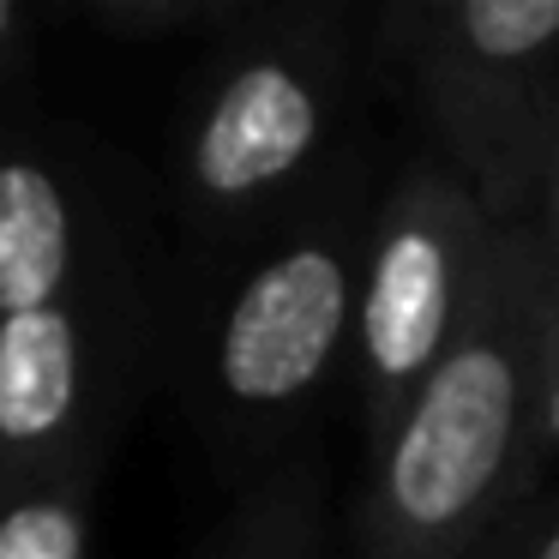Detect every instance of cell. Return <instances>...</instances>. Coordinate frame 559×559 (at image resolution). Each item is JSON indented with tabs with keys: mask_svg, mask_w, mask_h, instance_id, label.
Returning <instances> with one entry per match:
<instances>
[{
	"mask_svg": "<svg viewBox=\"0 0 559 559\" xmlns=\"http://www.w3.org/2000/svg\"><path fill=\"white\" fill-rule=\"evenodd\" d=\"M133 361L139 283L103 157L0 127V499L109 463Z\"/></svg>",
	"mask_w": 559,
	"mask_h": 559,
	"instance_id": "cell-1",
	"label": "cell"
},
{
	"mask_svg": "<svg viewBox=\"0 0 559 559\" xmlns=\"http://www.w3.org/2000/svg\"><path fill=\"white\" fill-rule=\"evenodd\" d=\"M49 13H37V7H19V0H0V79L19 73V67L31 61V43H37V25Z\"/></svg>",
	"mask_w": 559,
	"mask_h": 559,
	"instance_id": "cell-13",
	"label": "cell"
},
{
	"mask_svg": "<svg viewBox=\"0 0 559 559\" xmlns=\"http://www.w3.org/2000/svg\"><path fill=\"white\" fill-rule=\"evenodd\" d=\"M367 61L415 115L427 157L518 229L559 139V0H391Z\"/></svg>",
	"mask_w": 559,
	"mask_h": 559,
	"instance_id": "cell-5",
	"label": "cell"
},
{
	"mask_svg": "<svg viewBox=\"0 0 559 559\" xmlns=\"http://www.w3.org/2000/svg\"><path fill=\"white\" fill-rule=\"evenodd\" d=\"M325 475L307 451H289L277 469L247 481L199 559H325Z\"/></svg>",
	"mask_w": 559,
	"mask_h": 559,
	"instance_id": "cell-7",
	"label": "cell"
},
{
	"mask_svg": "<svg viewBox=\"0 0 559 559\" xmlns=\"http://www.w3.org/2000/svg\"><path fill=\"white\" fill-rule=\"evenodd\" d=\"M530 439L542 481H559V307L547 301L530 337Z\"/></svg>",
	"mask_w": 559,
	"mask_h": 559,
	"instance_id": "cell-10",
	"label": "cell"
},
{
	"mask_svg": "<svg viewBox=\"0 0 559 559\" xmlns=\"http://www.w3.org/2000/svg\"><path fill=\"white\" fill-rule=\"evenodd\" d=\"M499 223L439 157H409L385 181L367 235L361 319H355V433L373 457L481 301Z\"/></svg>",
	"mask_w": 559,
	"mask_h": 559,
	"instance_id": "cell-6",
	"label": "cell"
},
{
	"mask_svg": "<svg viewBox=\"0 0 559 559\" xmlns=\"http://www.w3.org/2000/svg\"><path fill=\"white\" fill-rule=\"evenodd\" d=\"M518 235H523V247H530L542 301L559 307V139L542 163V181H535V193H530V211H523Z\"/></svg>",
	"mask_w": 559,
	"mask_h": 559,
	"instance_id": "cell-12",
	"label": "cell"
},
{
	"mask_svg": "<svg viewBox=\"0 0 559 559\" xmlns=\"http://www.w3.org/2000/svg\"><path fill=\"white\" fill-rule=\"evenodd\" d=\"M67 13L79 25H91L97 37L127 43V49H157V43L217 49L229 31H241L253 0H79Z\"/></svg>",
	"mask_w": 559,
	"mask_h": 559,
	"instance_id": "cell-9",
	"label": "cell"
},
{
	"mask_svg": "<svg viewBox=\"0 0 559 559\" xmlns=\"http://www.w3.org/2000/svg\"><path fill=\"white\" fill-rule=\"evenodd\" d=\"M373 205L361 169H343L319 199L277 223L205 307L187 397L229 463H253L259 475L277 469L289 457L277 445L325 397L337 367H349Z\"/></svg>",
	"mask_w": 559,
	"mask_h": 559,
	"instance_id": "cell-3",
	"label": "cell"
},
{
	"mask_svg": "<svg viewBox=\"0 0 559 559\" xmlns=\"http://www.w3.org/2000/svg\"><path fill=\"white\" fill-rule=\"evenodd\" d=\"M542 313L518 229H499L481 301L391 439L361 457L349 559H475L542 487L530 439V337Z\"/></svg>",
	"mask_w": 559,
	"mask_h": 559,
	"instance_id": "cell-2",
	"label": "cell"
},
{
	"mask_svg": "<svg viewBox=\"0 0 559 559\" xmlns=\"http://www.w3.org/2000/svg\"><path fill=\"white\" fill-rule=\"evenodd\" d=\"M343 7H265L205 49V79L175 145V199L199 241L277 229L343 175L337 139L355 91Z\"/></svg>",
	"mask_w": 559,
	"mask_h": 559,
	"instance_id": "cell-4",
	"label": "cell"
},
{
	"mask_svg": "<svg viewBox=\"0 0 559 559\" xmlns=\"http://www.w3.org/2000/svg\"><path fill=\"white\" fill-rule=\"evenodd\" d=\"M103 469H73L0 499V559H85Z\"/></svg>",
	"mask_w": 559,
	"mask_h": 559,
	"instance_id": "cell-8",
	"label": "cell"
},
{
	"mask_svg": "<svg viewBox=\"0 0 559 559\" xmlns=\"http://www.w3.org/2000/svg\"><path fill=\"white\" fill-rule=\"evenodd\" d=\"M475 559H559V481H542L481 547Z\"/></svg>",
	"mask_w": 559,
	"mask_h": 559,
	"instance_id": "cell-11",
	"label": "cell"
}]
</instances>
